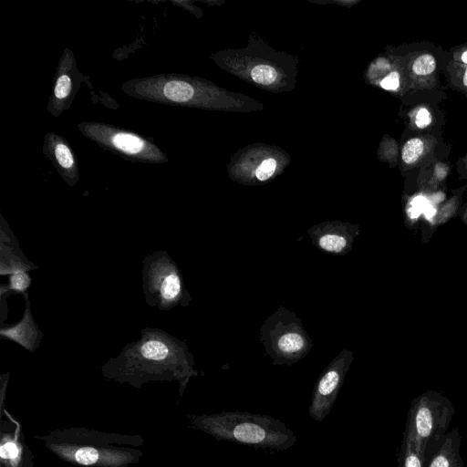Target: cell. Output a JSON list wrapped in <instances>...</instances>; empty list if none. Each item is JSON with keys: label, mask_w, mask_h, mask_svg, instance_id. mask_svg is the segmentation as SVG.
Masks as SVG:
<instances>
[{"label": "cell", "mask_w": 467, "mask_h": 467, "mask_svg": "<svg viewBox=\"0 0 467 467\" xmlns=\"http://www.w3.org/2000/svg\"><path fill=\"white\" fill-rule=\"evenodd\" d=\"M462 435L454 427L432 448L425 451V467H464L461 455Z\"/></svg>", "instance_id": "cell-10"}, {"label": "cell", "mask_w": 467, "mask_h": 467, "mask_svg": "<svg viewBox=\"0 0 467 467\" xmlns=\"http://www.w3.org/2000/svg\"><path fill=\"white\" fill-rule=\"evenodd\" d=\"M21 448L18 443L10 439L4 440L1 444V458L9 465L15 466L20 459Z\"/></svg>", "instance_id": "cell-16"}, {"label": "cell", "mask_w": 467, "mask_h": 467, "mask_svg": "<svg viewBox=\"0 0 467 467\" xmlns=\"http://www.w3.org/2000/svg\"><path fill=\"white\" fill-rule=\"evenodd\" d=\"M252 78L260 84L269 85L276 78V71L268 65H258L251 71Z\"/></svg>", "instance_id": "cell-19"}, {"label": "cell", "mask_w": 467, "mask_h": 467, "mask_svg": "<svg viewBox=\"0 0 467 467\" xmlns=\"http://www.w3.org/2000/svg\"><path fill=\"white\" fill-rule=\"evenodd\" d=\"M259 340L274 365L290 366L305 358L313 346L300 318L284 306L266 317Z\"/></svg>", "instance_id": "cell-4"}, {"label": "cell", "mask_w": 467, "mask_h": 467, "mask_svg": "<svg viewBox=\"0 0 467 467\" xmlns=\"http://www.w3.org/2000/svg\"><path fill=\"white\" fill-rule=\"evenodd\" d=\"M53 450L61 457L82 465L122 466L131 457L123 451L99 450L93 447H75L68 444H57Z\"/></svg>", "instance_id": "cell-8"}, {"label": "cell", "mask_w": 467, "mask_h": 467, "mask_svg": "<svg viewBox=\"0 0 467 467\" xmlns=\"http://www.w3.org/2000/svg\"><path fill=\"white\" fill-rule=\"evenodd\" d=\"M462 84L467 87V66L464 69V72H463V75H462Z\"/></svg>", "instance_id": "cell-25"}, {"label": "cell", "mask_w": 467, "mask_h": 467, "mask_svg": "<svg viewBox=\"0 0 467 467\" xmlns=\"http://www.w3.org/2000/svg\"><path fill=\"white\" fill-rule=\"evenodd\" d=\"M424 151V141L420 138L409 140L403 146L401 157L405 163H415Z\"/></svg>", "instance_id": "cell-15"}, {"label": "cell", "mask_w": 467, "mask_h": 467, "mask_svg": "<svg viewBox=\"0 0 467 467\" xmlns=\"http://www.w3.org/2000/svg\"><path fill=\"white\" fill-rule=\"evenodd\" d=\"M194 358L184 341L158 328L145 327L119 355L102 367L104 374L132 384L150 379H177L182 389L192 376Z\"/></svg>", "instance_id": "cell-1"}, {"label": "cell", "mask_w": 467, "mask_h": 467, "mask_svg": "<svg viewBox=\"0 0 467 467\" xmlns=\"http://www.w3.org/2000/svg\"><path fill=\"white\" fill-rule=\"evenodd\" d=\"M142 292L146 303L159 310L188 306L192 297L182 274L168 252L154 251L142 261Z\"/></svg>", "instance_id": "cell-3"}, {"label": "cell", "mask_w": 467, "mask_h": 467, "mask_svg": "<svg viewBox=\"0 0 467 467\" xmlns=\"http://www.w3.org/2000/svg\"><path fill=\"white\" fill-rule=\"evenodd\" d=\"M353 360V353L343 349L320 374L314 386L308 408L314 420L321 421L331 411Z\"/></svg>", "instance_id": "cell-6"}, {"label": "cell", "mask_w": 467, "mask_h": 467, "mask_svg": "<svg viewBox=\"0 0 467 467\" xmlns=\"http://www.w3.org/2000/svg\"><path fill=\"white\" fill-rule=\"evenodd\" d=\"M380 86L387 90H396L400 87V75L398 72H390L380 82Z\"/></svg>", "instance_id": "cell-23"}, {"label": "cell", "mask_w": 467, "mask_h": 467, "mask_svg": "<svg viewBox=\"0 0 467 467\" xmlns=\"http://www.w3.org/2000/svg\"><path fill=\"white\" fill-rule=\"evenodd\" d=\"M460 59L467 65V50L461 55Z\"/></svg>", "instance_id": "cell-26"}, {"label": "cell", "mask_w": 467, "mask_h": 467, "mask_svg": "<svg viewBox=\"0 0 467 467\" xmlns=\"http://www.w3.org/2000/svg\"><path fill=\"white\" fill-rule=\"evenodd\" d=\"M163 96L173 102H187L194 95L193 87L182 80H170L162 88Z\"/></svg>", "instance_id": "cell-14"}, {"label": "cell", "mask_w": 467, "mask_h": 467, "mask_svg": "<svg viewBox=\"0 0 467 467\" xmlns=\"http://www.w3.org/2000/svg\"><path fill=\"white\" fill-rule=\"evenodd\" d=\"M411 67L416 75H429L435 70L436 60L431 55L424 54L414 60Z\"/></svg>", "instance_id": "cell-18"}, {"label": "cell", "mask_w": 467, "mask_h": 467, "mask_svg": "<svg viewBox=\"0 0 467 467\" xmlns=\"http://www.w3.org/2000/svg\"><path fill=\"white\" fill-rule=\"evenodd\" d=\"M30 284L31 277L26 271H18L11 274L9 276L8 286L10 291L24 295L26 293Z\"/></svg>", "instance_id": "cell-17"}, {"label": "cell", "mask_w": 467, "mask_h": 467, "mask_svg": "<svg viewBox=\"0 0 467 467\" xmlns=\"http://www.w3.org/2000/svg\"><path fill=\"white\" fill-rule=\"evenodd\" d=\"M193 423L217 440L262 449L284 451L296 442L295 432L269 415L223 411L194 417Z\"/></svg>", "instance_id": "cell-2"}, {"label": "cell", "mask_w": 467, "mask_h": 467, "mask_svg": "<svg viewBox=\"0 0 467 467\" xmlns=\"http://www.w3.org/2000/svg\"><path fill=\"white\" fill-rule=\"evenodd\" d=\"M358 226L344 222H325L307 230L312 244L319 250L333 255H345L353 246Z\"/></svg>", "instance_id": "cell-7"}, {"label": "cell", "mask_w": 467, "mask_h": 467, "mask_svg": "<svg viewBox=\"0 0 467 467\" xmlns=\"http://www.w3.org/2000/svg\"><path fill=\"white\" fill-rule=\"evenodd\" d=\"M455 408L447 398L429 391L414 399L410 406L403 435L425 453L448 432Z\"/></svg>", "instance_id": "cell-5"}, {"label": "cell", "mask_w": 467, "mask_h": 467, "mask_svg": "<svg viewBox=\"0 0 467 467\" xmlns=\"http://www.w3.org/2000/svg\"><path fill=\"white\" fill-rule=\"evenodd\" d=\"M415 124L420 129L428 127L431 122V115L425 108H420L415 115Z\"/></svg>", "instance_id": "cell-24"}, {"label": "cell", "mask_w": 467, "mask_h": 467, "mask_svg": "<svg viewBox=\"0 0 467 467\" xmlns=\"http://www.w3.org/2000/svg\"><path fill=\"white\" fill-rule=\"evenodd\" d=\"M71 87L70 78L67 75L60 76L57 80L54 89L56 98L59 99H65L69 94Z\"/></svg>", "instance_id": "cell-22"}, {"label": "cell", "mask_w": 467, "mask_h": 467, "mask_svg": "<svg viewBox=\"0 0 467 467\" xmlns=\"http://www.w3.org/2000/svg\"><path fill=\"white\" fill-rule=\"evenodd\" d=\"M275 168V160L272 158L266 159L256 169L255 176L260 181H265L273 175Z\"/></svg>", "instance_id": "cell-21"}, {"label": "cell", "mask_w": 467, "mask_h": 467, "mask_svg": "<svg viewBox=\"0 0 467 467\" xmlns=\"http://www.w3.org/2000/svg\"><path fill=\"white\" fill-rule=\"evenodd\" d=\"M425 453L406 435L398 453V467H425Z\"/></svg>", "instance_id": "cell-13"}, {"label": "cell", "mask_w": 467, "mask_h": 467, "mask_svg": "<svg viewBox=\"0 0 467 467\" xmlns=\"http://www.w3.org/2000/svg\"><path fill=\"white\" fill-rule=\"evenodd\" d=\"M55 156L57 162L65 169H70L74 165V158L69 148L63 143L55 147Z\"/></svg>", "instance_id": "cell-20"}, {"label": "cell", "mask_w": 467, "mask_h": 467, "mask_svg": "<svg viewBox=\"0 0 467 467\" xmlns=\"http://www.w3.org/2000/svg\"><path fill=\"white\" fill-rule=\"evenodd\" d=\"M107 140L117 150L130 155L145 154L150 150L145 140L132 133L117 131Z\"/></svg>", "instance_id": "cell-12"}, {"label": "cell", "mask_w": 467, "mask_h": 467, "mask_svg": "<svg viewBox=\"0 0 467 467\" xmlns=\"http://www.w3.org/2000/svg\"><path fill=\"white\" fill-rule=\"evenodd\" d=\"M0 243V274L11 275L18 271H31L37 266L31 263L20 249L9 226L2 218Z\"/></svg>", "instance_id": "cell-11"}, {"label": "cell", "mask_w": 467, "mask_h": 467, "mask_svg": "<svg viewBox=\"0 0 467 467\" xmlns=\"http://www.w3.org/2000/svg\"><path fill=\"white\" fill-rule=\"evenodd\" d=\"M25 299V311L21 320L13 326H2L0 335L17 343L29 352H34L40 345L44 334L36 323L32 312L27 292L23 295Z\"/></svg>", "instance_id": "cell-9"}]
</instances>
